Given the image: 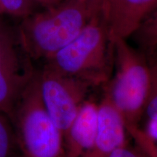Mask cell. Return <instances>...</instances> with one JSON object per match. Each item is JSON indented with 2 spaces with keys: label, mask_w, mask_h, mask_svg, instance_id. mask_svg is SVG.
I'll list each match as a JSON object with an SVG mask.
<instances>
[{
  "label": "cell",
  "mask_w": 157,
  "mask_h": 157,
  "mask_svg": "<svg viewBox=\"0 0 157 157\" xmlns=\"http://www.w3.org/2000/svg\"><path fill=\"white\" fill-rule=\"evenodd\" d=\"M149 137L155 140H157V119H149L148 126L145 130Z\"/></svg>",
  "instance_id": "cell-17"
},
{
  "label": "cell",
  "mask_w": 157,
  "mask_h": 157,
  "mask_svg": "<svg viewBox=\"0 0 157 157\" xmlns=\"http://www.w3.org/2000/svg\"><path fill=\"white\" fill-rule=\"evenodd\" d=\"M126 121L105 94L98 104V131L93 145L82 157H110L121 147L127 146Z\"/></svg>",
  "instance_id": "cell-8"
},
{
  "label": "cell",
  "mask_w": 157,
  "mask_h": 157,
  "mask_svg": "<svg viewBox=\"0 0 157 157\" xmlns=\"http://www.w3.org/2000/svg\"><path fill=\"white\" fill-rule=\"evenodd\" d=\"M8 117L25 157H68L63 133L41 99L37 71Z\"/></svg>",
  "instance_id": "cell-3"
},
{
  "label": "cell",
  "mask_w": 157,
  "mask_h": 157,
  "mask_svg": "<svg viewBox=\"0 0 157 157\" xmlns=\"http://www.w3.org/2000/svg\"><path fill=\"white\" fill-rule=\"evenodd\" d=\"M94 15L86 0H60L22 19L16 30L20 45L31 60H46L71 42Z\"/></svg>",
  "instance_id": "cell-1"
},
{
  "label": "cell",
  "mask_w": 157,
  "mask_h": 157,
  "mask_svg": "<svg viewBox=\"0 0 157 157\" xmlns=\"http://www.w3.org/2000/svg\"><path fill=\"white\" fill-rule=\"evenodd\" d=\"M3 14V13H2V10H1V8H0V16H1Z\"/></svg>",
  "instance_id": "cell-20"
},
{
  "label": "cell",
  "mask_w": 157,
  "mask_h": 157,
  "mask_svg": "<svg viewBox=\"0 0 157 157\" xmlns=\"http://www.w3.org/2000/svg\"><path fill=\"white\" fill-rule=\"evenodd\" d=\"M146 52L150 71V90L144 115L149 119H157V46L143 50Z\"/></svg>",
  "instance_id": "cell-10"
},
{
  "label": "cell",
  "mask_w": 157,
  "mask_h": 157,
  "mask_svg": "<svg viewBox=\"0 0 157 157\" xmlns=\"http://www.w3.org/2000/svg\"><path fill=\"white\" fill-rule=\"evenodd\" d=\"M38 72L39 92L51 119L64 135L93 87L89 82L57 72L44 65Z\"/></svg>",
  "instance_id": "cell-5"
},
{
  "label": "cell",
  "mask_w": 157,
  "mask_h": 157,
  "mask_svg": "<svg viewBox=\"0 0 157 157\" xmlns=\"http://www.w3.org/2000/svg\"><path fill=\"white\" fill-rule=\"evenodd\" d=\"M110 157H140L134 151L128 148L127 146H122L117 149L112 153Z\"/></svg>",
  "instance_id": "cell-15"
},
{
  "label": "cell",
  "mask_w": 157,
  "mask_h": 157,
  "mask_svg": "<svg viewBox=\"0 0 157 157\" xmlns=\"http://www.w3.org/2000/svg\"><path fill=\"white\" fill-rule=\"evenodd\" d=\"M157 6V0H107L101 11L111 42L127 39Z\"/></svg>",
  "instance_id": "cell-7"
},
{
  "label": "cell",
  "mask_w": 157,
  "mask_h": 157,
  "mask_svg": "<svg viewBox=\"0 0 157 157\" xmlns=\"http://www.w3.org/2000/svg\"><path fill=\"white\" fill-rule=\"evenodd\" d=\"M35 5L36 4L33 0H0V8L3 14L22 19L34 13Z\"/></svg>",
  "instance_id": "cell-13"
},
{
  "label": "cell",
  "mask_w": 157,
  "mask_h": 157,
  "mask_svg": "<svg viewBox=\"0 0 157 157\" xmlns=\"http://www.w3.org/2000/svg\"><path fill=\"white\" fill-rule=\"evenodd\" d=\"M98 104L85 100L63 135L68 157H82L93 145L98 131Z\"/></svg>",
  "instance_id": "cell-9"
},
{
  "label": "cell",
  "mask_w": 157,
  "mask_h": 157,
  "mask_svg": "<svg viewBox=\"0 0 157 157\" xmlns=\"http://www.w3.org/2000/svg\"><path fill=\"white\" fill-rule=\"evenodd\" d=\"M36 4L42 6L44 8L51 7L58 4L60 0H33Z\"/></svg>",
  "instance_id": "cell-18"
},
{
  "label": "cell",
  "mask_w": 157,
  "mask_h": 157,
  "mask_svg": "<svg viewBox=\"0 0 157 157\" xmlns=\"http://www.w3.org/2000/svg\"><path fill=\"white\" fill-rule=\"evenodd\" d=\"M86 2L89 5L92 12L96 15L98 13H101L107 0H86Z\"/></svg>",
  "instance_id": "cell-16"
},
{
  "label": "cell",
  "mask_w": 157,
  "mask_h": 157,
  "mask_svg": "<svg viewBox=\"0 0 157 157\" xmlns=\"http://www.w3.org/2000/svg\"><path fill=\"white\" fill-rule=\"evenodd\" d=\"M11 157H25V156H23V155L21 154V155H20V156H12Z\"/></svg>",
  "instance_id": "cell-19"
},
{
  "label": "cell",
  "mask_w": 157,
  "mask_h": 157,
  "mask_svg": "<svg viewBox=\"0 0 157 157\" xmlns=\"http://www.w3.org/2000/svg\"><path fill=\"white\" fill-rule=\"evenodd\" d=\"M111 42L114 74L105 94L122 115L126 125H138L150 90L146 52L129 45L127 39H117Z\"/></svg>",
  "instance_id": "cell-4"
},
{
  "label": "cell",
  "mask_w": 157,
  "mask_h": 157,
  "mask_svg": "<svg viewBox=\"0 0 157 157\" xmlns=\"http://www.w3.org/2000/svg\"><path fill=\"white\" fill-rule=\"evenodd\" d=\"M57 72L89 82H109L113 70V44L101 13L92 17L71 42L45 60Z\"/></svg>",
  "instance_id": "cell-2"
},
{
  "label": "cell",
  "mask_w": 157,
  "mask_h": 157,
  "mask_svg": "<svg viewBox=\"0 0 157 157\" xmlns=\"http://www.w3.org/2000/svg\"><path fill=\"white\" fill-rule=\"evenodd\" d=\"M127 133L134 139L141 150L148 157H157V140L149 137L138 125H127Z\"/></svg>",
  "instance_id": "cell-14"
},
{
  "label": "cell",
  "mask_w": 157,
  "mask_h": 157,
  "mask_svg": "<svg viewBox=\"0 0 157 157\" xmlns=\"http://www.w3.org/2000/svg\"><path fill=\"white\" fill-rule=\"evenodd\" d=\"M35 73L16 31L0 16V113L8 117Z\"/></svg>",
  "instance_id": "cell-6"
},
{
  "label": "cell",
  "mask_w": 157,
  "mask_h": 157,
  "mask_svg": "<svg viewBox=\"0 0 157 157\" xmlns=\"http://www.w3.org/2000/svg\"><path fill=\"white\" fill-rule=\"evenodd\" d=\"M15 146L16 139L10 119L0 113V157H11Z\"/></svg>",
  "instance_id": "cell-12"
},
{
  "label": "cell",
  "mask_w": 157,
  "mask_h": 157,
  "mask_svg": "<svg viewBox=\"0 0 157 157\" xmlns=\"http://www.w3.org/2000/svg\"><path fill=\"white\" fill-rule=\"evenodd\" d=\"M133 36L143 50L157 46V6L143 21Z\"/></svg>",
  "instance_id": "cell-11"
}]
</instances>
